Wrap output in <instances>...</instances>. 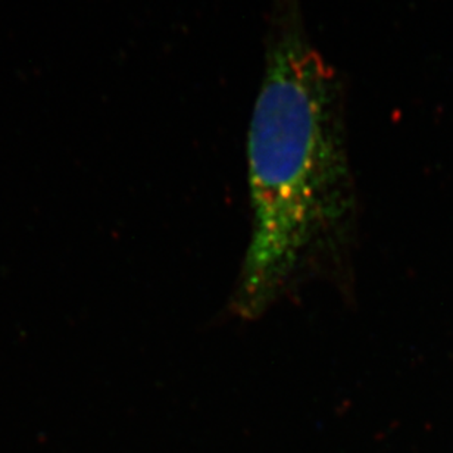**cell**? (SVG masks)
Returning <instances> with one entry per match:
<instances>
[{
	"label": "cell",
	"instance_id": "cell-1",
	"mask_svg": "<svg viewBox=\"0 0 453 453\" xmlns=\"http://www.w3.org/2000/svg\"><path fill=\"white\" fill-rule=\"evenodd\" d=\"M332 66L310 40L297 0H279L249 127L250 239L231 311L257 319L339 257L352 217Z\"/></svg>",
	"mask_w": 453,
	"mask_h": 453
}]
</instances>
